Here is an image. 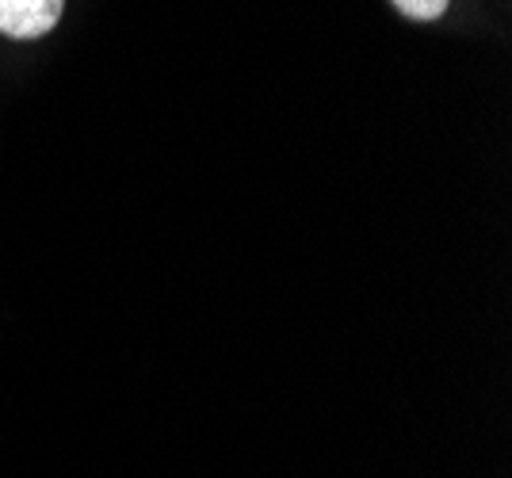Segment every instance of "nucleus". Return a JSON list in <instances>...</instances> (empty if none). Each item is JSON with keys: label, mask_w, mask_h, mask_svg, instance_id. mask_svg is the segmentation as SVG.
<instances>
[{"label": "nucleus", "mask_w": 512, "mask_h": 478, "mask_svg": "<svg viewBox=\"0 0 512 478\" xmlns=\"http://www.w3.org/2000/svg\"><path fill=\"white\" fill-rule=\"evenodd\" d=\"M65 0H0V35L8 39H43L62 23Z\"/></svg>", "instance_id": "f257e3e1"}, {"label": "nucleus", "mask_w": 512, "mask_h": 478, "mask_svg": "<svg viewBox=\"0 0 512 478\" xmlns=\"http://www.w3.org/2000/svg\"><path fill=\"white\" fill-rule=\"evenodd\" d=\"M390 4H394L402 16H409V20H417V23H432L448 12V0H390Z\"/></svg>", "instance_id": "f03ea898"}]
</instances>
